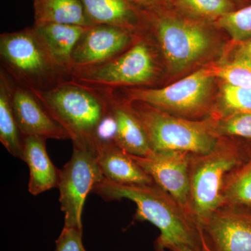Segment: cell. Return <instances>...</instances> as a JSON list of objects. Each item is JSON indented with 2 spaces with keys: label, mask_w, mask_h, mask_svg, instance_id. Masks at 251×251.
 Listing matches in <instances>:
<instances>
[{
  "label": "cell",
  "mask_w": 251,
  "mask_h": 251,
  "mask_svg": "<svg viewBox=\"0 0 251 251\" xmlns=\"http://www.w3.org/2000/svg\"><path fill=\"white\" fill-rule=\"evenodd\" d=\"M46 138L39 136L24 137L23 160L29 171L28 191L33 196L57 188L60 178L59 170L46 150Z\"/></svg>",
  "instance_id": "cell-17"
},
{
  "label": "cell",
  "mask_w": 251,
  "mask_h": 251,
  "mask_svg": "<svg viewBox=\"0 0 251 251\" xmlns=\"http://www.w3.org/2000/svg\"><path fill=\"white\" fill-rule=\"evenodd\" d=\"M151 22L153 35L172 72L188 69L212 46L209 31L199 23L166 15L153 17Z\"/></svg>",
  "instance_id": "cell-8"
},
{
  "label": "cell",
  "mask_w": 251,
  "mask_h": 251,
  "mask_svg": "<svg viewBox=\"0 0 251 251\" xmlns=\"http://www.w3.org/2000/svg\"><path fill=\"white\" fill-rule=\"evenodd\" d=\"M148 12H155L161 6L162 0H130Z\"/></svg>",
  "instance_id": "cell-28"
},
{
  "label": "cell",
  "mask_w": 251,
  "mask_h": 251,
  "mask_svg": "<svg viewBox=\"0 0 251 251\" xmlns=\"http://www.w3.org/2000/svg\"><path fill=\"white\" fill-rule=\"evenodd\" d=\"M110 109L116 125L114 143L126 152L138 156L151 153L146 133L130 102L110 93Z\"/></svg>",
  "instance_id": "cell-16"
},
{
  "label": "cell",
  "mask_w": 251,
  "mask_h": 251,
  "mask_svg": "<svg viewBox=\"0 0 251 251\" xmlns=\"http://www.w3.org/2000/svg\"><path fill=\"white\" fill-rule=\"evenodd\" d=\"M11 98L15 117L23 136L69 139L67 132L49 115L30 91L14 83Z\"/></svg>",
  "instance_id": "cell-13"
},
{
  "label": "cell",
  "mask_w": 251,
  "mask_h": 251,
  "mask_svg": "<svg viewBox=\"0 0 251 251\" xmlns=\"http://www.w3.org/2000/svg\"><path fill=\"white\" fill-rule=\"evenodd\" d=\"M12 81L0 71V141L13 156L23 160L24 136L18 126L12 105Z\"/></svg>",
  "instance_id": "cell-19"
},
{
  "label": "cell",
  "mask_w": 251,
  "mask_h": 251,
  "mask_svg": "<svg viewBox=\"0 0 251 251\" xmlns=\"http://www.w3.org/2000/svg\"><path fill=\"white\" fill-rule=\"evenodd\" d=\"M251 112V88L236 87L225 83L218 115L215 120L238 113Z\"/></svg>",
  "instance_id": "cell-24"
},
{
  "label": "cell",
  "mask_w": 251,
  "mask_h": 251,
  "mask_svg": "<svg viewBox=\"0 0 251 251\" xmlns=\"http://www.w3.org/2000/svg\"><path fill=\"white\" fill-rule=\"evenodd\" d=\"M97 161L105 179L125 185L155 184L152 178L114 141L99 142Z\"/></svg>",
  "instance_id": "cell-15"
},
{
  "label": "cell",
  "mask_w": 251,
  "mask_h": 251,
  "mask_svg": "<svg viewBox=\"0 0 251 251\" xmlns=\"http://www.w3.org/2000/svg\"><path fill=\"white\" fill-rule=\"evenodd\" d=\"M54 251H87L82 242V231L63 227L56 240Z\"/></svg>",
  "instance_id": "cell-27"
},
{
  "label": "cell",
  "mask_w": 251,
  "mask_h": 251,
  "mask_svg": "<svg viewBox=\"0 0 251 251\" xmlns=\"http://www.w3.org/2000/svg\"><path fill=\"white\" fill-rule=\"evenodd\" d=\"M92 25H105L134 32L143 9L130 0H81Z\"/></svg>",
  "instance_id": "cell-18"
},
{
  "label": "cell",
  "mask_w": 251,
  "mask_h": 251,
  "mask_svg": "<svg viewBox=\"0 0 251 251\" xmlns=\"http://www.w3.org/2000/svg\"><path fill=\"white\" fill-rule=\"evenodd\" d=\"M138 38L133 31L114 26L87 27L74 49L72 73L110 62L129 49Z\"/></svg>",
  "instance_id": "cell-11"
},
{
  "label": "cell",
  "mask_w": 251,
  "mask_h": 251,
  "mask_svg": "<svg viewBox=\"0 0 251 251\" xmlns=\"http://www.w3.org/2000/svg\"><path fill=\"white\" fill-rule=\"evenodd\" d=\"M158 75L153 48L148 41L138 39L129 49L110 62L73 72L69 80L91 90L113 93L122 88L136 89L151 85Z\"/></svg>",
  "instance_id": "cell-6"
},
{
  "label": "cell",
  "mask_w": 251,
  "mask_h": 251,
  "mask_svg": "<svg viewBox=\"0 0 251 251\" xmlns=\"http://www.w3.org/2000/svg\"><path fill=\"white\" fill-rule=\"evenodd\" d=\"M210 69L214 77L226 84L251 88V59L247 56L237 52L232 60Z\"/></svg>",
  "instance_id": "cell-23"
},
{
  "label": "cell",
  "mask_w": 251,
  "mask_h": 251,
  "mask_svg": "<svg viewBox=\"0 0 251 251\" xmlns=\"http://www.w3.org/2000/svg\"><path fill=\"white\" fill-rule=\"evenodd\" d=\"M222 206L251 211V158L229 176L223 193Z\"/></svg>",
  "instance_id": "cell-21"
},
{
  "label": "cell",
  "mask_w": 251,
  "mask_h": 251,
  "mask_svg": "<svg viewBox=\"0 0 251 251\" xmlns=\"http://www.w3.org/2000/svg\"><path fill=\"white\" fill-rule=\"evenodd\" d=\"M191 154L188 151L175 150L151 151L145 156L130 154L132 158L152 178L155 184L169 193L189 215Z\"/></svg>",
  "instance_id": "cell-12"
},
{
  "label": "cell",
  "mask_w": 251,
  "mask_h": 251,
  "mask_svg": "<svg viewBox=\"0 0 251 251\" xmlns=\"http://www.w3.org/2000/svg\"><path fill=\"white\" fill-rule=\"evenodd\" d=\"M104 178L97 152L74 148L71 159L60 172L58 186L64 227L82 231V214L87 195Z\"/></svg>",
  "instance_id": "cell-9"
},
{
  "label": "cell",
  "mask_w": 251,
  "mask_h": 251,
  "mask_svg": "<svg viewBox=\"0 0 251 251\" xmlns=\"http://www.w3.org/2000/svg\"><path fill=\"white\" fill-rule=\"evenodd\" d=\"M240 44L241 45L238 49L237 53L247 56V57L251 59V39L243 41Z\"/></svg>",
  "instance_id": "cell-29"
},
{
  "label": "cell",
  "mask_w": 251,
  "mask_h": 251,
  "mask_svg": "<svg viewBox=\"0 0 251 251\" xmlns=\"http://www.w3.org/2000/svg\"><path fill=\"white\" fill-rule=\"evenodd\" d=\"M218 25L224 29L236 42L251 39V4L232 11L217 20Z\"/></svg>",
  "instance_id": "cell-25"
},
{
  "label": "cell",
  "mask_w": 251,
  "mask_h": 251,
  "mask_svg": "<svg viewBox=\"0 0 251 251\" xmlns=\"http://www.w3.org/2000/svg\"><path fill=\"white\" fill-rule=\"evenodd\" d=\"M35 24L57 23L90 27L81 0H34Z\"/></svg>",
  "instance_id": "cell-20"
},
{
  "label": "cell",
  "mask_w": 251,
  "mask_h": 251,
  "mask_svg": "<svg viewBox=\"0 0 251 251\" xmlns=\"http://www.w3.org/2000/svg\"><path fill=\"white\" fill-rule=\"evenodd\" d=\"M92 193L108 202L128 199L134 202L135 219L148 221L160 230L154 244L156 251H201L197 223L158 185L120 184L104 177Z\"/></svg>",
  "instance_id": "cell-1"
},
{
  "label": "cell",
  "mask_w": 251,
  "mask_h": 251,
  "mask_svg": "<svg viewBox=\"0 0 251 251\" xmlns=\"http://www.w3.org/2000/svg\"><path fill=\"white\" fill-rule=\"evenodd\" d=\"M199 229L201 251H251V211L221 206Z\"/></svg>",
  "instance_id": "cell-10"
},
{
  "label": "cell",
  "mask_w": 251,
  "mask_h": 251,
  "mask_svg": "<svg viewBox=\"0 0 251 251\" xmlns=\"http://www.w3.org/2000/svg\"><path fill=\"white\" fill-rule=\"evenodd\" d=\"M175 5L191 17L203 20H219L234 11L231 0H176Z\"/></svg>",
  "instance_id": "cell-22"
},
{
  "label": "cell",
  "mask_w": 251,
  "mask_h": 251,
  "mask_svg": "<svg viewBox=\"0 0 251 251\" xmlns=\"http://www.w3.org/2000/svg\"><path fill=\"white\" fill-rule=\"evenodd\" d=\"M1 69L15 85L48 90L69 80L57 69L33 27L0 36Z\"/></svg>",
  "instance_id": "cell-5"
},
{
  "label": "cell",
  "mask_w": 251,
  "mask_h": 251,
  "mask_svg": "<svg viewBox=\"0 0 251 251\" xmlns=\"http://www.w3.org/2000/svg\"><path fill=\"white\" fill-rule=\"evenodd\" d=\"M233 139L220 137L209 152L191 154L188 211L198 226L222 206L229 176L251 158V150Z\"/></svg>",
  "instance_id": "cell-3"
},
{
  "label": "cell",
  "mask_w": 251,
  "mask_h": 251,
  "mask_svg": "<svg viewBox=\"0 0 251 251\" xmlns=\"http://www.w3.org/2000/svg\"><path fill=\"white\" fill-rule=\"evenodd\" d=\"M214 78L210 68L201 69L166 87L128 89L125 99L143 102L176 116L199 120L209 109Z\"/></svg>",
  "instance_id": "cell-7"
},
{
  "label": "cell",
  "mask_w": 251,
  "mask_h": 251,
  "mask_svg": "<svg viewBox=\"0 0 251 251\" xmlns=\"http://www.w3.org/2000/svg\"><path fill=\"white\" fill-rule=\"evenodd\" d=\"M129 102L141 122L152 151L175 150L205 153L216 146L219 139L216 120L212 117L191 120L143 102Z\"/></svg>",
  "instance_id": "cell-4"
},
{
  "label": "cell",
  "mask_w": 251,
  "mask_h": 251,
  "mask_svg": "<svg viewBox=\"0 0 251 251\" xmlns=\"http://www.w3.org/2000/svg\"><path fill=\"white\" fill-rule=\"evenodd\" d=\"M67 132L74 148L97 152L99 126L110 111V93L68 80L48 90H29Z\"/></svg>",
  "instance_id": "cell-2"
},
{
  "label": "cell",
  "mask_w": 251,
  "mask_h": 251,
  "mask_svg": "<svg viewBox=\"0 0 251 251\" xmlns=\"http://www.w3.org/2000/svg\"><path fill=\"white\" fill-rule=\"evenodd\" d=\"M32 27L54 65L70 77L74 49L88 27L57 23H34Z\"/></svg>",
  "instance_id": "cell-14"
},
{
  "label": "cell",
  "mask_w": 251,
  "mask_h": 251,
  "mask_svg": "<svg viewBox=\"0 0 251 251\" xmlns=\"http://www.w3.org/2000/svg\"><path fill=\"white\" fill-rule=\"evenodd\" d=\"M220 137L228 136L251 140V112L238 113L216 120Z\"/></svg>",
  "instance_id": "cell-26"
}]
</instances>
